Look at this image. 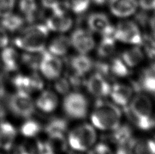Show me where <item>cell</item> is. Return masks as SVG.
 <instances>
[{
	"label": "cell",
	"instance_id": "ba28073f",
	"mask_svg": "<svg viewBox=\"0 0 155 154\" xmlns=\"http://www.w3.org/2000/svg\"><path fill=\"white\" fill-rule=\"evenodd\" d=\"M39 69L42 75L49 80H56L59 78L63 70V63L59 56L48 51L41 53Z\"/></svg>",
	"mask_w": 155,
	"mask_h": 154
},
{
	"label": "cell",
	"instance_id": "1f68e13d",
	"mask_svg": "<svg viewBox=\"0 0 155 154\" xmlns=\"http://www.w3.org/2000/svg\"><path fill=\"white\" fill-rule=\"evenodd\" d=\"M90 149L88 154H114L112 149L104 143H99Z\"/></svg>",
	"mask_w": 155,
	"mask_h": 154
},
{
	"label": "cell",
	"instance_id": "e0dca14e",
	"mask_svg": "<svg viewBox=\"0 0 155 154\" xmlns=\"http://www.w3.org/2000/svg\"><path fill=\"white\" fill-rule=\"evenodd\" d=\"M70 65L72 72L84 76L93 68L94 63L87 55L79 54L71 58Z\"/></svg>",
	"mask_w": 155,
	"mask_h": 154
},
{
	"label": "cell",
	"instance_id": "e575fe53",
	"mask_svg": "<svg viewBox=\"0 0 155 154\" xmlns=\"http://www.w3.org/2000/svg\"><path fill=\"white\" fill-rule=\"evenodd\" d=\"M138 4L144 10H155V0H139Z\"/></svg>",
	"mask_w": 155,
	"mask_h": 154
},
{
	"label": "cell",
	"instance_id": "7402d4cb",
	"mask_svg": "<svg viewBox=\"0 0 155 154\" xmlns=\"http://www.w3.org/2000/svg\"><path fill=\"white\" fill-rule=\"evenodd\" d=\"M133 138V130L129 125H119L112 130L111 141L116 145L128 144Z\"/></svg>",
	"mask_w": 155,
	"mask_h": 154
},
{
	"label": "cell",
	"instance_id": "ffe728a7",
	"mask_svg": "<svg viewBox=\"0 0 155 154\" xmlns=\"http://www.w3.org/2000/svg\"><path fill=\"white\" fill-rule=\"evenodd\" d=\"M71 47L70 37L60 35L54 37L48 45V52L57 56H64Z\"/></svg>",
	"mask_w": 155,
	"mask_h": 154
},
{
	"label": "cell",
	"instance_id": "5b68a950",
	"mask_svg": "<svg viewBox=\"0 0 155 154\" xmlns=\"http://www.w3.org/2000/svg\"><path fill=\"white\" fill-rule=\"evenodd\" d=\"M63 109L71 119H84L87 116L88 111L87 98L80 92H69L63 99Z\"/></svg>",
	"mask_w": 155,
	"mask_h": 154
},
{
	"label": "cell",
	"instance_id": "f1b7e54d",
	"mask_svg": "<svg viewBox=\"0 0 155 154\" xmlns=\"http://www.w3.org/2000/svg\"><path fill=\"white\" fill-rule=\"evenodd\" d=\"M141 45L144 47V51L147 56L152 59H155V37L154 36L144 35L142 37Z\"/></svg>",
	"mask_w": 155,
	"mask_h": 154
},
{
	"label": "cell",
	"instance_id": "4fadbf2b",
	"mask_svg": "<svg viewBox=\"0 0 155 154\" xmlns=\"http://www.w3.org/2000/svg\"><path fill=\"white\" fill-rule=\"evenodd\" d=\"M13 84L20 91L30 94L43 88L44 82L36 74L31 76L18 75L13 79Z\"/></svg>",
	"mask_w": 155,
	"mask_h": 154
},
{
	"label": "cell",
	"instance_id": "ab89813d",
	"mask_svg": "<svg viewBox=\"0 0 155 154\" xmlns=\"http://www.w3.org/2000/svg\"><path fill=\"white\" fill-rule=\"evenodd\" d=\"M5 115V110L1 104H0V120H2Z\"/></svg>",
	"mask_w": 155,
	"mask_h": 154
},
{
	"label": "cell",
	"instance_id": "4316f807",
	"mask_svg": "<svg viewBox=\"0 0 155 154\" xmlns=\"http://www.w3.org/2000/svg\"><path fill=\"white\" fill-rule=\"evenodd\" d=\"M41 130V125L37 121L28 120L26 121L21 128V133L26 137H34L40 133Z\"/></svg>",
	"mask_w": 155,
	"mask_h": 154
},
{
	"label": "cell",
	"instance_id": "8d00e7d4",
	"mask_svg": "<svg viewBox=\"0 0 155 154\" xmlns=\"http://www.w3.org/2000/svg\"><path fill=\"white\" fill-rule=\"evenodd\" d=\"M128 144L117 145V149L114 154H129Z\"/></svg>",
	"mask_w": 155,
	"mask_h": 154
},
{
	"label": "cell",
	"instance_id": "5bb4252c",
	"mask_svg": "<svg viewBox=\"0 0 155 154\" xmlns=\"http://www.w3.org/2000/svg\"><path fill=\"white\" fill-rule=\"evenodd\" d=\"M109 7L113 15L126 18L135 13L138 8L137 0H109Z\"/></svg>",
	"mask_w": 155,
	"mask_h": 154
},
{
	"label": "cell",
	"instance_id": "7a4b0ae2",
	"mask_svg": "<svg viewBox=\"0 0 155 154\" xmlns=\"http://www.w3.org/2000/svg\"><path fill=\"white\" fill-rule=\"evenodd\" d=\"M48 33L45 24H34L22 30L14 42L17 47L27 52L41 53L45 49Z\"/></svg>",
	"mask_w": 155,
	"mask_h": 154
},
{
	"label": "cell",
	"instance_id": "74e56055",
	"mask_svg": "<svg viewBox=\"0 0 155 154\" xmlns=\"http://www.w3.org/2000/svg\"><path fill=\"white\" fill-rule=\"evenodd\" d=\"M150 27L152 33H153V35L155 37V13L150 20Z\"/></svg>",
	"mask_w": 155,
	"mask_h": 154
},
{
	"label": "cell",
	"instance_id": "d4e9b609",
	"mask_svg": "<svg viewBox=\"0 0 155 154\" xmlns=\"http://www.w3.org/2000/svg\"><path fill=\"white\" fill-rule=\"evenodd\" d=\"M68 128V122L64 118L54 117L46 126L45 131L48 136L52 134H65Z\"/></svg>",
	"mask_w": 155,
	"mask_h": 154
},
{
	"label": "cell",
	"instance_id": "4dcf8cb0",
	"mask_svg": "<svg viewBox=\"0 0 155 154\" xmlns=\"http://www.w3.org/2000/svg\"><path fill=\"white\" fill-rule=\"evenodd\" d=\"M71 84L67 78H59L56 79L54 84V88L56 91L61 95H67L70 92Z\"/></svg>",
	"mask_w": 155,
	"mask_h": 154
},
{
	"label": "cell",
	"instance_id": "b9f144b4",
	"mask_svg": "<svg viewBox=\"0 0 155 154\" xmlns=\"http://www.w3.org/2000/svg\"><path fill=\"white\" fill-rule=\"evenodd\" d=\"M0 154H2V153H0Z\"/></svg>",
	"mask_w": 155,
	"mask_h": 154
},
{
	"label": "cell",
	"instance_id": "30bf717a",
	"mask_svg": "<svg viewBox=\"0 0 155 154\" xmlns=\"http://www.w3.org/2000/svg\"><path fill=\"white\" fill-rule=\"evenodd\" d=\"M72 24V18L61 7L52 10V14L46 19L45 23L49 31L58 33L67 32L71 28Z\"/></svg>",
	"mask_w": 155,
	"mask_h": 154
},
{
	"label": "cell",
	"instance_id": "83f0119b",
	"mask_svg": "<svg viewBox=\"0 0 155 154\" xmlns=\"http://www.w3.org/2000/svg\"><path fill=\"white\" fill-rule=\"evenodd\" d=\"M91 0H65V6L77 14H81L88 8Z\"/></svg>",
	"mask_w": 155,
	"mask_h": 154
},
{
	"label": "cell",
	"instance_id": "f546056e",
	"mask_svg": "<svg viewBox=\"0 0 155 154\" xmlns=\"http://www.w3.org/2000/svg\"><path fill=\"white\" fill-rule=\"evenodd\" d=\"M16 0H0V18H5L13 13Z\"/></svg>",
	"mask_w": 155,
	"mask_h": 154
},
{
	"label": "cell",
	"instance_id": "9a60e30c",
	"mask_svg": "<svg viewBox=\"0 0 155 154\" xmlns=\"http://www.w3.org/2000/svg\"><path fill=\"white\" fill-rule=\"evenodd\" d=\"M134 93V88L129 85L116 84L111 88L110 95L114 104L124 107L128 105Z\"/></svg>",
	"mask_w": 155,
	"mask_h": 154
},
{
	"label": "cell",
	"instance_id": "52a82bcc",
	"mask_svg": "<svg viewBox=\"0 0 155 154\" xmlns=\"http://www.w3.org/2000/svg\"><path fill=\"white\" fill-rule=\"evenodd\" d=\"M9 107L13 114L21 117L29 118L35 111V103L29 93L20 90L11 96Z\"/></svg>",
	"mask_w": 155,
	"mask_h": 154
},
{
	"label": "cell",
	"instance_id": "d590c367",
	"mask_svg": "<svg viewBox=\"0 0 155 154\" xmlns=\"http://www.w3.org/2000/svg\"><path fill=\"white\" fill-rule=\"evenodd\" d=\"M14 154H34V152L25 145H19L15 147L14 149Z\"/></svg>",
	"mask_w": 155,
	"mask_h": 154
},
{
	"label": "cell",
	"instance_id": "6da1fadb",
	"mask_svg": "<svg viewBox=\"0 0 155 154\" xmlns=\"http://www.w3.org/2000/svg\"><path fill=\"white\" fill-rule=\"evenodd\" d=\"M123 110L128 120L140 130H149L154 127L153 104L146 95L138 92Z\"/></svg>",
	"mask_w": 155,
	"mask_h": 154
},
{
	"label": "cell",
	"instance_id": "2e32d148",
	"mask_svg": "<svg viewBox=\"0 0 155 154\" xmlns=\"http://www.w3.org/2000/svg\"><path fill=\"white\" fill-rule=\"evenodd\" d=\"M129 154H155V141L132 138L128 144Z\"/></svg>",
	"mask_w": 155,
	"mask_h": 154
},
{
	"label": "cell",
	"instance_id": "484cf974",
	"mask_svg": "<svg viewBox=\"0 0 155 154\" xmlns=\"http://www.w3.org/2000/svg\"><path fill=\"white\" fill-rule=\"evenodd\" d=\"M1 25L8 31H16L20 29L24 24V19L22 16L11 14L6 17L2 18Z\"/></svg>",
	"mask_w": 155,
	"mask_h": 154
},
{
	"label": "cell",
	"instance_id": "cb8c5ba5",
	"mask_svg": "<svg viewBox=\"0 0 155 154\" xmlns=\"http://www.w3.org/2000/svg\"><path fill=\"white\" fill-rule=\"evenodd\" d=\"M2 60L5 69L13 71L17 69L18 67V54L15 48L5 47L3 50L2 54Z\"/></svg>",
	"mask_w": 155,
	"mask_h": 154
},
{
	"label": "cell",
	"instance_id": "277c9868",
	"mask_svg": "<svg viewBox=\"0 0 155 154\" xmlns=\"http://www.w3.org/2000/svg\"><path fill=\"white\" fill-rule=\"evenodd\" d=\"M97 133L95 127L88 124L76 126L68 134V143L73 149L78 152H85L95 145Z\"/></svg>",
	"mask_w": 155,
	"mask_h": 154
},
{
	"label": "cell",
	"instance_id": "9c48e42d",
	"mask_svg": "<svg viewBox=\"0 0 155 154\" xmlns=\"http://www.w3.org/2000/svg\"><path fill=\"white\" fill-rule=\"evenodd\" d=\"M71 46L79 54H87L95 46V40L90 31L78 28L74 31L70 37Z\"/></svg>",
	"mask_w": 155,
	"mask_h": 154
},
{
	"label": "cell",
	"instance_id": "3957f363",
	"mask_svg": "<svg viewBox=\"0 0 155 154\" xmlns=\"http://www.w3.org/2000/svg\"><path fill=\"white\" fill-rule=\"evenodd\" d=\"M122 113L116 104L98 101L91 115L93 126L101 130H113L120 124Z\"/></svg>",
	"mask_w": 155,
	"mask_h": 154
},
{
	"label": "cell",
	"instance_id": "8992f818",
	"mask_svg": "<svg viewBox=\"0 0 155 154\" xmlns=\"http://www.w3.org/2000/svg\"><path fill=\"white\" fill-rule=\"evenodd\" d=\"M114 37L116 41L134 46H140L142 34L137 24L131 21H123L115 27Z\"/></svg>",
	"mask_w": 155,
	"mask_h": 154
},
{
	"label": "cell",
	"instance_id": "7c38bea8",
	"mask_svg": "<svg viewBox=\"0 0 155 154\" xmlns=\"http://www.w3.org/2000/svg\"><path fill=\"white\" fill-rule=\"evenodd\" d=\"M87 24L92 31L101 35H114L115 27L110 23L108 17L104 13L95 12L91 14L87 19Z\"/></svg>",
	"mask_w": 155,
	"mask_h": 154
},
{
	"label": "cell",
	"instance_id": "603a6c76",
	"mask_svg": "<svg viewBox=\"0 0 155 154\" xmlns=\"http://www.w3.org/2000/svg\"><path fill=\"white\" fill-rule=\"evenodd\" d=\"M116 40L114 35H103L97 47V54L102 59L110 57L116 49Z\"/></svg>",
	"mask_w": 155,
	"mask_h": 154
},
{
	"label": "cell",
	"instance_id": "ac0fdd59",
	"mask_svg": "<svg viewBox=\"0 0 155 154\" xmlns=\"http://www.w3.org/2000/svg\"><path fill=\"white\" fill-rule=\"evenodd\" d=\"M59 104V98L56 93L51 90H45L41 92L35 102L37 107L44 113H52L57 109Z\"/></svg>",
	"mask_w": 155,
	"mask_h": 154
},
{
	"label": "cell",
	"instance_id": "d6986e66",
	"mask_svg": "<svg viewBox=\"0 0 155 154\" xmlns=\"http://www.w3.org/2000/svg\"><path fill=\"white\" fill-rule=\"evenodd\" d=\"M16 137L15 128L7 122H0V148L9 150L12 148Z\"/></svg>",
	"mask_w": 155,
	"mask_h": 154
},
{
	"label": "cell",
	"instance_id": "8fae6325",
	"mask_svg": "<svg viewBox=\"0 0 155 154\" xmlns=\"http://www.w3.org/2000/svg\"><path fill=\"white\" fill-rule=\"evenodd\" d=\"M86 87L91 95L97 98L110 95L111 86L106 77L96 72L91 75L86 82Z\"/></svg>",
	"mask_w": 155,
	"mask_h": 154
},
{
	"label": "cell",
	"instance_id": "f35d334b",
	"mask_svg": "<svg viewBox=\"0 0 155 154\" xmlns=\"http://www.w3.org/2000/svg\"><path fill=\"white\" fill-rule=\"evenodd\" d=\"M93 1L94 4L98 5H102L106 4L107 2H108L109 0H91Z\"/></svg>",
	"mask_w": 155,
	"mask_h": 154
},
{
	"label": "cell",
	"instance_id": "60d3db41",
	"mask_svg": "<svg viewBox=\"0 0 155 154\" xmlns=\"http://www.w3.org/2000/svg\"><path fill=\"white\" fill-rule=\"evenodd\" d=\"M154 127H155V118H154Z\"/></svg>",
	"mask_w": 155,
	"mask_h": 154
},
{
	"label": "cell",
	"instance_id": "d6a6232c",
	"mask_svg": "<svg viewBox=\"0 0 155 154\" xmlns=\"http://www.w3.org/2000/svg\"><path fill=\"white\" fill-rule=\"evenodd\" d=\"M41 6L52 10L61 7L59 0H40Z\"/></svg>",
	"mask_w": 155,
	"mask_h": 154
},
{
	"label": "cell",
	"instance_id": "836d02e7",
	"mask_svg": "<svg viewBox=\"0 0 155 154\" xmlns=\"http://www.w3.org/2000/svg\"><path fill=\"white\" fill-rule=\"evenodd\" d=\"M9 43V36L5 30L2 26H0V48L7 47Z\"/></svg>",
	"mask_w": 155,
	"mask_h": 154
},
{
	"label": "cell",
	"instance_id": "44dd1931",
	"mask_svg": "<svg viewBox=\"0 0 155 154\" xmlns=\"http://www.w3.org/2000/svg\"><path fill=\"white\" fill-rule=\"evenodd\" d=\"M121 59L129 68L137 67L144 58L142 49L138 46H134L124 50L121 54Z\"/></svg>",
	"mask_w": 155,
	"mask_h": 154
}]
</instances>
